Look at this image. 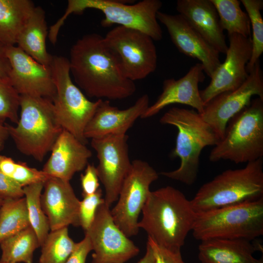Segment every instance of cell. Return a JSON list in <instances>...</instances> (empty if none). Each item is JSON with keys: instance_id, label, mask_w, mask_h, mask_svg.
<instances>
[{"instance_id": "23", "label": "cell", "mask_w": 263, "mask_h": 263, "mask_svg": "<svg viewBox=\"0 0 263 263\" xmlns=\"http://www.w3.org/2000/svg\"><path fill=\"white\" fill-rule=\"evenodd\" d=\"M243 239H211L201 241L198 247L201 263H263L253 256L262 248Z\"/></svg>"}, {"instance_id": "36", "label": "cell", "mask_w": 263, "mask_h": 263, "mask_svg": "<svg viewBox=\"0 0 263 263\" xmlns=\"http://www.w3.org/2000/svg\"><path fill=\"white\" fill-rule=\"evenodd\" d=\"M99 180L96 167L93 164H88L84 173L80 176L83 197L92 195L98 189Z\"/></svg>"}, {"instance_id": "14", "label": "cell", "mask_w": 263, "mask_h": 263, "mask_svg": "<svg viewBox=\"0 0 263 263\" xmlns=\"http://www.w3.org/2000/svg\"><path fill=\"white\" fill-rule=\"evenodd\" d=\"M255 95L263 99V71L259 60L241 86L216 96L205 106L200 114L221 140L229 120L249 105Z\"/></svg>"}, {"instance_id": "4", "label": "cell", "mask_w": 263, "mask_h": 263, "mask_svg": "<svg viewBox=\"0 0 263 263\" xmlns=\"http://www.w3.org/2000/svg\"><path fill=\"white\" fill-rule=\"evenodd\" d=\"M263 197V158L243 168L225 170L203 185L190 200L196 213Z\"/></svg>"}, {"instance_id": "37", "label": "cell", "mask_w": 263, "mask_h": 263, "mask_svg": "<svg viewBox=\"0 0 263 263\" xmlns=\"http://www.w3.org/2000/svg\"><path fill=\"white\" fill-rule=\"evenodd\" d=\"M0 197L3 199L24 197L23 188L0 170Z\"/></svg>"}, {"instance_id": "33", "label": "cell", "mask_w": 263, "mask_h": 263, "mask_svg": "<svg viewBox=\"0 0 263 263\" xmlns=\"http://www.w3.org/2000/svg\"><path fill=\"white\" fill-rule=\"evenodd\" d=\"M20 95L8 78L0 77V121L8 119L17 124L19 119Z\"/></svg>"}, {"instance_id": "34", "label": "cell", "mask_w": 263, "mask_h": 263, "mask_svg": "<svg viewBox=\"0 0 263 263\" xmlns=\"http://www.w3.org/2000/svg\"><path fill=\"white\" fill-rule=\"evenodd\" d=\"M105 202L102 198L101 188L93 194L84 196L80 201L79 208V225L84 231H86L92 224L98 207Z\"/></svg>"}, {"instance_id": "26", "label": "cell", "mask_w": 263, "mask_h": 263, "mask_svg": "<svg viewBox=\"0 0 263 263\" xmlns=\"http://www.w3.org/2000/svg\"><path fill=\"white\" fill-rule=\"evenodd\" d=\"M40 246L35 232L29 225L0 243V260L11 263H32L34 252Z\"/></svg>"}, {"instance_id": "1", "label": "cell", "mask_w": 263, "mask_h": 263, "mask_svg": "<svg viewBox=\"0 0 263 263\" xmlns=\"http://www.w3.org/2000/svg\"><path fill=\"white\" fill-rule=\"evenodd\" d=\"M68 59L75 84L89 97L121 100L136 91L134 82L125 75L117 55L101 35L91 33L77 39Z\"/></svg>"}, {"instance_id": "19", "label": "cell", "mask_w": 263, "mask_h": 263, "mask_svg": "<svg viewBox=\"0 0 263 263\" xmlns=\"http://www.w3.org/2000/svg\"><path fill=\"white\" fill-rule=\"evenodd\" d=\"M40 197L50 230L70 225L78 226L80 201L70 182L50 177L44 183Z\"/></svg>"}, {"instance_id": "20", "label": "cell", "mask_w": 263, "mask_h": 263, "mask_svg": "<svg viewBox=\"0 0 263 263\" xmlns=\"http://www.w3.org/2000/svg\"><path fill=\"white\" fill-rule=\"evenodd\" d=\"M205 78L204 68L200 63H198L191 67L182 77L178 79H165L163 83L162 93L157 100L149 106L141 118L152 117L167 106L174 104L188 105L199 113H203L205 106L198 86Z\"/></svg>"}, {"instance_id": "43", "label": "cell", "mask_w": 263, "mask_h": 263, "mask_svg": "<svg viewBox=\"0 0 263 263\" xmlns=\"http://www.w3.org/2000/svg\"><path fill=\"white\" fill-rule=\"evenodd\" d=\"M3 199L0 197V206L3 203Z\"/></svg>"}, {"instance_id": "41", "label": "cell", "mask_w": 263, "mask_h": 263, "mask_svg": "<svg viewBox=\"0 0 263 263\" xmlns=\"http://www.w3.org/2000/svg\"><path fill=\"white\" fill-rule=\"evenodd\" d=\"M9 136L6 125L0 121V151L4 148L6 141Z\"/></svg>"}, {"instance_id": "27", "label": "cell", "mask_w": 263, "mask_h": 263, "mask_svg": "<svg viewBox=\"0 0 263 263\" xmlns=\"http://www.w3.org/2000/svg\"><path fill=\"white\" fill-rule=\"evenodd\" d=\"M29 225L24 197L3 199L0 206V243Z\"/></svg>"}, {"instance_id": "35", "label": "cell", "mask_w": 263, "mask_h": 263, "mask_svg": "<svg viewBox=\"0 0 263 263\" xmlns=\"http://www.w3.org/2000/svg\"><path fill=\"white\" fill-rule=\"evenodd\" d=\"M147 242L151 246L155 263H185L180 250L170 249L161 246L148 237Z\"/></svg>"}, {"instance_id": "2", "label": "cell", "mask_w": 263, "mask_h": 263, "mask_svg": "<svg viewBox=\"0 0 263 263\" xmlns=\"http://www.w3.org/2000/svg\"><path fill=\"white\" fill-rule=\"evenodd\" d=\"M141 213L139 229L157 244L175 250L184 245L197 215L190 200L169 186L151 191Z\"/></svg>"}, {"instance_id": "25", "label": "cell", "mask_w": 263, "mask_h": 263, "mask_svg": "<svg viewBox=\"0 0 263 263\" xmlns=\"http://www.w3.org/2000/svg\"><path fill=\"white\" fill-rule=\"evenodd\" d=\"M30 0H0V43L15 45L35 7Z\"/></svg>"}, {"instance_id": "31", "label": "cell", "mask_w": 263, "mask_h": 263, "mask_svg": "<svg viewBox=\"0 0 263 263\" xmlns=\"http://www.w3.org/2000/svg\"><path fill=\"white\" fill-rule=\"evenodd\" d=\"M249 18L252 30V53L246 65L249 74L263 53V20L261 10L263 8L262 0H241Z\"/></svg>"}, {"instance_id": "32", "label": "cell", "mask_w": 263, "mask_h": 263, "mask_svg": "<svg viewBox=\"0 0 263 263\" xmlns=\"http://www.w3.org/2000/svg\"><path fill=\"white\" fill-rule=\"evenodd\" d=\"M0 170L22 188L38 183H45L50 177L42 170L30 167L25 162H16L4 155H0Z\"/></svg>"}, {"instance_id": "22", "label": "cell", "mask_w": 263, "mask_h": 263, "mask_svg": "<svg viewBox=\"0 0 263 263\" xmlns=\"http://www.w3.org/2000/svg\"><path fill=\"white\" fill-rule=\"evenodd\" d=\"M176 10L219 54H225L228 49L225 36L210 0H178Z\"/></svg>"}, {"instance_id": "38", "label": "cell", "mask_w": 263, "mask_h": 263, "mask_svg": "<svg viewBox=\"0 0 263 263\" xmlns=\"http://www.w3.org/2000/svg\"><path fill=\"white\" fill-rule=\"evenodd\" d=\"M92 251V247L88 237L76 243L75 247L64 263H86L87 257Z\"/></svg>"}, {"instance_id": "8", "label": "cell", "mask_w": 263, "mask_h": 263, "mask_svg": "<svg viewBox=\"0 0 263 263\" xmlns=\"http://www.w3.org/2000/svg\"><path fill=\"white\" fill-rule=\"evenodd\" d=\"M128 2L119 0H69L58 22L63 24L71 14H80L87 9H94L103 13L101 24L104 27L116 25L133 29L149 35L154 41L160 40L163 33L157 15L162 2L159 0H143L133 4Z\"/></svg>"}, {"instance_id": "42", "label": "cell", "mask_w": 263, "mask_h": 263, "mask_svg": "<svg viewBox=\"0 0 263 263\" xmlns=\"http://www.w3.org/2000/svg\"><path fill=\"white\" fill-rule=\"evenodd\" d=\"M0 263H17L7 262L3 261L0 260Z\"/></svg>"}, {"instance_id": "3", "label": "cell", "mask_w": 263, "mask_h": 263, "mask_svg": "<svg viewBox=\"0 0 263 263\" xmlns=\"http://www.w3.org/2000/svg\"><path fill=\"white\" fill-rule=\"evenodd\" d=\"M159 121L177 129L176 145L171 156L180 159L178 169L160 174L188 186L192 185L197 177L202 150L207 146H215L219 138L201 114L193 109L171 108Z\"/></svg>"}, {"instance_id": "18", "label": "cell", "mask_w": 263, "mask_h": 263, "mask_svg": "<svg viewBox=\"0 0 263 263\" xmlns=\"http://www.w3.org/2000/svg\"><path fill=\"white\" fill-rule=\"evenodd\" d=\"M149 101V95L144 94L132 106L121 110L111 105L108 100L99 99L96 111L85 129V138L87 140L109 135L126 134L148 109Z\"/></svg>"}, {"instance_id": "10", "label": "cell", "mask_w": 263, "mask_h": 263, "mask_svg": "<svg viewBox=\"0 0 263 263\" xmlns=\"http://www.w3.org/2000/svg\"><path fill=\"white\" fill-rule=\"evenodd\" d=\"M158 173L146 161L136 159L120 188L117 203L111 210L113 221L128 237L137 234L138 218L150 192V185Z\"/></svg>"}, {"instance_id": "40", "label": "cell", "mask_w": 263, "mask_h": 263, "mask_svg": "<svg viewBox=\"0 0 263 263\" xmlns=\"http://www.w3.org/2000/svg\"><path fill=\"white\" fill-rule=\"evenodd\" d=\"M137 263H155L153 250L148 242H147L145 254Z\"/></svg>"}, {"instance_id": "15", "label": "cell", "mask_w": 263, "mask_h": 263, "mask_svg": "<svg viewBox=\"0 0 263 263\" xmlns=\"http://www.w3.org/2000/svg\"><path fill=\"white\" fill-rule=\"evenodd\" d=\"M228 36L229 45L224 62L217 68L208 86L200 91L205 106L218 94L237 89L248 77L246 65L251 56V38L235 34Z\"/></svg>"}, {"instance_id": "9", "label": "cell", "mask_w": 263, "mask_h": 263, "mask_svg": "<svg viewBox=\"0 0 263 263\" xmlns=\"http://www.w3.org/2000/svg\"><path fill=\"white\" fill-rule=\"evenodd\" d=\"M50 66L56 88L52 101L56 120L63 130L86 144L84 131L96 111L99 99L90 100L73 82L67 58L53 56Z\"/></svg>"}, {"instance_id": "6", "label": "cell", "mask_w": 263, "mask_h": 263, "mask_svg": "<svg viewBox=\"0 0 263 263\" xmlns=\"http://www.w3.org/2000/svg\"><path fill=\"white\" fill-rule=\"evenodd\" d=\"M263 156V99L258 97L228 121L224 137L214 146L209 160L247 163Z\"/></svg>"}, {"instance_id": "12", "label": "cell", "mask_w": 263, "mask_h": 263, "mask_svg": "<svg viewBox=\"0 0 263 263\" xmlns=\"http://www.w3.org/2000/svg\"><path fill=\"white\" fill-rule=\"evenodd\" d=\"M85 235L89 238L94 251L91 263H125L140 251L115 225L110 207L105 202L98 207Z\"/></svg>"}, {"instance_id": "29", "label": "cell", "mask_w": 263, "mask_h": 263, "mask_svg": "<svg viewBox=\"0 0 263 263\" xmlns=\"http://www.w3.org/2000/svg\"><path fill=\"white\" fill-rule=\"evenodd\" d=\"M76 244L69 235L68 227L51 231L40 246L39 263H64Z\"/></svg>"}, {"instance_id": "13", "label": "cell", "mask_w": 263, "mask_h": 263, "mask_svg": "<svg viewBox=\"0 0 263 263\" xmlns=\"http://www.w3.org/2000/svg\"><path fill=\"white\" fill-rule=\"evenodd\" d=\"M128 140L126 134L91 139V146L98 160L96 168L105 189V203L109 207L117 200L123 182L131 167Z\"/></svg>"}, {"instance_id": "39", "label": "cell", "mask_w": 263, "mask_h": 263, "mask_svg": "<svg viewBox=\"0 0 263 263\" xmlns=\"http://www.w3.org/2000/svg\"><path fill=\"white\" fill-rule=\"evenodd\" d=\"M6 46L0 43V77L8 78L10 66L5 52Z\"/></svg>"}, {"instance_id": "17", "label": "cell", "mask_w": 263, "mask_h": 263, "mask_svg": "<svg viewBox=\"0 0 263 263\" xmlns=\"http://www.w3.org/2000/svg\"><path fill=\"white\" fill-rule=\"evenodd\" d=\"M157 18L166 27L171 41L178 51L199 60L204 72L211 78L221 63L219 53L179 14L159 11Z\"/></svg>"}, {"instance_id": "24", "label": "cell", "mask_w": 263, "mask_h": 263, "mask_svg": "<svg viewBox=\"0 0 263 263\" xmlns=\"http://www.w3.org/2000/svg\"><path fill=\"white\" fill-rule=\"evenodd\" d=\"M48 32L45 11L35 6L18 37L17 46L39 63L50 66L53 56L47 50Z\"/></svg>"}, {"instance_id": "7", "label": "cell", "mask_w": 263, "mask_h": 263, "mask_svg": "<svg viewBox=\"0 0 263 263\" xmlns=\"http://www.w3.org/2000/svg\"><path fill=\"white\" fill-rule=\"evenodd\" d=\"M193 237L251 241L263 234V197L255 201L196 213Z\"/></svg>"}, {"instance_id": "16", "label": "cell", "mask_w": 263, "mask_h": 263, "mask_svg": "<svg viewBox=\"0 0 263 263\" xmlns=\"http://www.w3.org/2000/svg\"><path fill=\"white\" fill-rule=\"evenodd\" d=\"M10 70L8 78L20 95L52 100L56 93L50 66L44 65L16 45L6 46Z\"/></svg>"}, {"instance_id": "21", "label": "cell", "mask_w": 263, "mask_h": 263, "mask_svg": "<svg viewBox=\"0 0 263 263\" xmlns=\"http://www.w3.org/2000/svg\"><path fill=\"white\" fill-rule=\"evenodd\" d=\"M51 152L42 171L50 177L69 182L75 173L85 169L92 156L86 144L63 130Z\"/></svg>"}, {"instance_id": "30", "label": "cell", "mask_w": 263, "mask_h": 263, "mask_svg": "<svg viewBox=\"0 0 263 263\" xmlns=\"http://www.w3.org/2000/svg\"><path fill=\"white\" fill-rule=\"evenodd\" d=\"M44 184V183H38L23 188L30 225L35 232L40 246L50 230L48 220L40 202Z\"/></svg>"}, {"instance_id": "11", "label": "cell", "mask_w": 263, "mask_h": 263, "mask_svg": "<svg viewBox=\"0 0 263 263\" xmlns=\"http://www.w3.org/2000/svg\"><path fill=\"white\" fill-rule=\"evenodd\" d=\"M104 37L117 55L126 77L134 82L145 78L157 67L154 40L138 30L116 26Z\"/></svg>"}, {"instance_id": "28", "label": "cell", "mask_w": 263, "mask_h": 263, "mask_svg": "<svg viewBox=\"0 0 263 263\" xmlns=\"http://www.w3.org/2000/svg\"><path fill=\"white\" fill-rule=\"evenodd\" d=\"M214 4L223 30L228 35L238 34L251 37V25L246 12L241 9L238 0H210Z\"/></svg>"}, {"instance_id": "5", "label": "cell", "mask_w": 263, "mask_h": 263, "mask_svg": "<svg viewBox=\"0 0 263 263\" xmlns=\"http://www.w3.org/2000/svg\"><path fill=\"white\" fill-rule=\"evenodd\" d=\"M18 150L42 161L63 129L56 118L52 101L47 98L20 95L16 126L5 124Z\"/></svg>"}]
</instances>
